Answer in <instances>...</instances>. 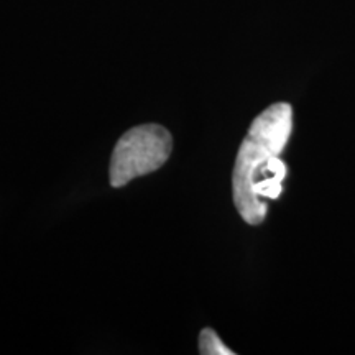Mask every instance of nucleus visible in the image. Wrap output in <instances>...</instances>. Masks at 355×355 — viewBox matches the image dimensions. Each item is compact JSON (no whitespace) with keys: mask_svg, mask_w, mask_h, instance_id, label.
Returning a JSON list of instances; mask_svg holds the SVG:
<instances>
[{"mask_svg":"<svg viewBox=\"0 0 355 355\" xmlns=\"http://www.w3.org/2000/svg\"><path fill=\"white\" fill-rule=\"evenodd\" d=\"M291 130V105L278 102L255 117L239 148L232 175L234 204L247 224H261L268 211L265 199L282 194L288 168L279 153Z\"/></svg>","mask_w":355,"mask_h":355,"instance_id":"obj_1","label":"nucleus"},{"mask_svg":"<svg viewBox=\"0 0 355 355\" xmlns=\"http://www.w3.org/2000/svg\"><path fill=\"white\" fill-rule=\"evenodd\" d=\"M173 150L171 133L158 123H145L123 133L110 158V186L122 188L133 178L150 175L166 163Z\"/></svg>","mask_w":355,"mask_h":355,"instance_id":"obj_2","label":"nucleus"},{"mask_svg":"<svg viewBox=\"0 0 355 355\" xmlns=\"http://www.w3.org/2000/svg\"><path fill=\"white\" fill-rule=\"evenodd\" d=\"M199 354L202 355H234V350L225 347L219 339V336L216 334V331L206 329L201 331V336H199Z\"/></svg>","mask_w":355,"mask_h":355,"instance_id":"obj_3","label":"nucleus"}]
</instances>
